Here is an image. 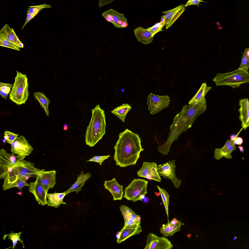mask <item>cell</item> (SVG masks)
Masks as SVG:
<instances>
[{
    "label": "cell",
    "instance_id": "cell-31",
    "mask_svg": "<svg viewBox=\"0 0 249 249\" xmlns=\"http://www.w3.org/2000/svg\"><path fill=\"white\" fill-rule=\"evenodd\" d=\"M22 232H19L18 233H15L13 232L12 231H11V233L9 234H6L4 235L3 237V240H5L7 237H9L8 239H9L10 240L12 241L13 242L12 246L11 247H9L6 249H7L9 248H12L13 249H14L15 247V246L17 243V242L19 241V242H21L22 244L23 248H24V244L23 243V241L20 238L21 237V234Z\"/></svg>",
    "mask_w": 249,
    "mask_h": 249
},
{
    "label": "cell",
    "instance_id": "cell-29",
    "mask_svg": "<svg viewBox=\"0 0 249 249\" xmlns=\"http://www.w3.org/2000/svg\"><path fill=\"white\" fill-rule=\"evenodd\" d=\"M122 232L120 238L117 241L118 243H120L125 240L131 236L139 234L142 231L141 226L139 225L136 228L122 229Z\"/></svg>",
    "mask_w": 249,
    "mask_h": 249
},
{
    "label": "cell",
    "instance_id": "cell-14",
    "mask_svg": "<svg viewBox=\"0 0 249 249\" xmlns=\"http://www.w3.org/2000/svg\"><path fill=\"white\" fill-rule=\"evenodd\" d=\"M102 16L106 20L111 22L114 27L117 28L126 27L128 24L127 19L123 14L120 13L112 9L104 12Z\"/></svg>",
    "mask_w": 249,
    "mask_h": 249
},
{
    "label": "cell",
    "instance_id": "cell-37",
    "mask_svg": "<svg viewBox=\"0 0 249 249\" xmlns=\"http://www.w3.org/2000/svg\"><path fill=\"white\" fill-rule=\"evenodd\" d=\"M7 28L8 38L12 43L17 47V43L20 41L17 36L13 28H10L7 24Z\"/></svg>",
    "mask_w": 249,
    "mask_h": 249
},
{
    "label": "cell",
    "instance_id": "cell-10",
    "mask_svg": "<svg viewBox=\"0 0 249 249\" xmlns=\"http://www.w3.org/2000/svg\"><path fill=\"white\" fill-rule=\"evenodd\" d=\"M168 96H160L150 93L147 98V104L151 114L154 115L167 108L170 102Z\"/></svg>",
    "mask_w": 249,
    "mask_h": 249
},
{
    "label": "cell",
    "instance_id": "cell-2",
    "mask_svg": "<svg viewBox=\"0 0 249 249\" xmlns=\"http://www.w3.org/2000/svg\"><path fill=\"white\" fill-rule=\"evenodd\" d=\"M139 135L126 129L120 133L118 139L114 147V160L116 165L124 167L135 164L144 150Z\"/></svg>",
    "mask_w": 249,
    "mask_h": 249
},
{
    "label": "cell",
    "instance_id": "cell-50",
    "mask_svg": "<svg viewBox=\"0 0 249 249\" xmlns=\"http://www.w3.org/2000/svg\"><path fill=\"white\" fill-rule=\"evenodd\" d=\"M237 137V135L233 133L231 134L230 136V138L231 140H234Z\"/></svg>",
    "mask_w": 249,
    "mask_h": 249
},
{
    "label": "cell",
    "instance_id": "cell-43",
    "mask_svg": "<svg viewBox=\"0 0 249 249\" xmlns=\"http://www.w3.org/2000/svg\"><path fill=\"white\" fill-rule=\"evenodd\" d=\"M37 13H29L27 14V17L26 19L25 20V22L23 26L22 27V29H23L24 27L26 25V24L28 23V22L31 20L36 15H37Z\"/></svg>",
    "mask_w": 249,
    "mask_h": 249
},
{
    "label": "cell",
    "instance_id": "cell-42",
    "mask_svg": "<svg viewBox=\"0 0 249 249\" xmlns=\"http://www.w3.org/2000/svg\"><path fill=\"white\" fill-rule=\"evenodd\" d=\"M205 2L204 1L199 0H189L184 5V7H187L191 5H195L199 7V4L200 2Z\"/></svg>",
    "mask_w": 249,
    "mask_h": 249
},
{
    "label": "cell",
    "instance_id": "cell-20",
    "mask_svg": "<svg viewBox=\"0 0 249 249\" xmlns=\"http://www.w3.org/2000/svg\"><path fill=\"white\" fill-rule=\"evenodd\" d=\"M236 149L234 140H228L222 147L215 149L214 158L217 160H219L223 157H225V159H231L232 156L231 154Z\"/></svg>",
    "mask_w": 249,
    "mask_h": 249
},
{
    "label": "cell",
    "instance_id": "cell-1",
    "mask_svg": "<svg viewBox=\"0 0 249 249\" xmlns=\"http://www.w3.org/2000/svg\"><path fill=\"white\" fill-rule=\"evenodd\" d=\"M207 107L205 99L198 103L183 106L173 119L166 141L162 145H158V151L163 155H167L173 142L178 140L181 133L191 127L196 118L203 114Z\"/></svg>",
    "mask_w": 249,
    "mask_h": 249
},
{
    "label": "cell",
    "instance_id": "cell-6",
    "mask_svg": "<svg viewBox=\"0 0 249 249\" xmlns=\"http://www.w3.org/2000/svg\"><path fill=\"white\" fill-rule=\"evenodd\" d=\"M17 75L9 98L17 105L25 104L29 95L28 79L26 74L17 71Z\"/></svg>",
    "mask_w": 249,
    "mask_h": 249
},
{
    "label": "cell",
    "instance_id": "cell-52",
    "mask_svg": "<svg viewBox=\"0 0 249 249\" xmlns=\"http://www.w3.org/2000/svg\"><path fill=\"white\" fill-rule=\"evenodd\" d=\"M238 147L240 149V151L243 152V151L244 150L243 147L240 146H239Z\"/></svg>",
    "mask_w": 249,
    "mask_h": 249
},
{
    "label": "cell",
    "instance_id": "cell-16",
    "mask_svg": "<svg viewBox=\"0 0 249 249\" xmlns=\"http://www.w3.org/2000/svg\"><path fill=\"white\" fill-rule=\"evenodd\" d=\"M240 107L238 109L240 113L239 119L241 126L244 130L249 125V102L248 98H242L239 101Z\"/></svg>",
    "mask_w": 249,
    "mask_h": 249
},
{
    "label": "cell",
    "instance_id": "cell-34",
    "mask_svg": "<svg viewBox=\"0 0 249 249\" xmlns=\"http://www.w3.org/2000/svg\"><path fill=\"white\" fill-rule=\"evenodd\" d=\"M161 17V20L160 22L156 23L152 27L147 29V30L150 32L153 36L158 32L162 31L163 27L165 25V19Z\"/></svg>",
    "mask_w": 249,
    "mask_h": 249
},
{
    "label": "cell",
    "instance_id": "cell-48",
    "mask_svg": "<svg viewBox=\"0 0 249 249\" xmlns=\"http://www.w3.org/2000/svg\"><path fill=\"white\" fill-rule=\"evenodd\" d=\"M0 94L6 100L7 99L8 94L3 92L1 90H0Z\"/></svg>",
    "mask_w": 249,
    "mask_h": 249
},
{
    "label": "cell",
    "instance_id": "cell-19",
    "mask_svg": "<svg viewBox=\"0 0 249 249\" xmlns=\"http://www.w3.org/2000/svg\"><path fill=\"white\" fill-rule=\"evenodd\" d=\"M124 221V226L134 224L140 225L141 218L140 215L136 214L131 209L124 205L120 207Z\"/></svg>",
    "mask_w": 249,
    "mask_h": 249
},
{
    "label": "cell",
    "instance_id": "cell-49",
    "mask_svg": "<svg viewBox=\"0 0 249 249\" xmlns=\"http://www.w3.org/2000/svg\"><path fill=\"white\" fill-rule=\"evenodd\" d=\"M122 232V230L120 231H118L116 234V236L117 238V241L120 238Z\"/></svg>",
    "mask_w": 249,
    "mask_h": 249
},
{
    "label": "cell",
    "instance_id": "cell-46",
    "mask_svg": "<svg viewBox=\"0 0 249 249\" xmlns=\"http://www.w3.org/2000/svg\"><path fill=\"white\" fill-rule=\"evenodd\" d=\"M169 222L173 225H176L177 224L181 223V222L177 219L176 218H174Z\"/></svg>",
    "mask_w": 249,
    "mask_h": 249
},
{
    "label": "cell",
    "instance_id": "cell-8",
    "mask_svg": "<svg viewBox=\"0 0 249 249\" xmlns=\"http://www.w3.org/2000/svg\"><path fill=\"white\" fill-rule=\"evenodd\" d=\"M11 144V152L12 154L16 155L18 160L24 159L33 150L27 140L22 135L17 137Z\"/></svg>",
    "mask_w": 249,
    "mask_h": 249
},
{
    "label": "cell",
    "instance_id": "cell-38",
    "mask_svg": "<svg viewBox=\"0 0 249 249\" xmlns=\"http://www.w3.org/2000/svg\"><path fill=\"white\" fill-rule=\"evenodd\" d=\"M157 164L154 162H152L150 168V172L152 177V180L160 182L161 179L159 175L157 169Z\"/></svg>",
    "mask_w": 249,
    "mask_h": 249
},
{
    "label": "cell",
    "instance_id": "cell-28",
    "mask_svg": "<svg viewBox=\"0 0 249 249\" xmlns=\"http://www.w3.org/2000/svg\"><path fill=\"white\" fill-rule=\"evenodd\" d=\"M132 108L131 106L128 104H124L115 108L111 113L124 122L126 115Z\"/></svg>",
    "mask_w": 249,
    "mask_h": 249
},
{
    "label": "cell",
    "instance_id": "cell-23",
    "mask_svg": "<svg viewBox=\"0 0 249 249\" xmlns=\"http://www.w3.org/2000/svg\"><path fill=\"white\" fill-rule=\"evenodd\" d=\"M66 195L65 193H55L53 194H47L48 200L47 204L49 206L58 208L61 204H66V203L63 201V198Z\"/></svg>",
    "mask_w": 249,
    "mask_h": 249
},
{
    "label": "cell",
    "instance_id": "cell-15",
    "mask_svg": "<svg viewBox=\"0 0 249 249\" xmlns=\"http://www.w3.org/2000/svg\"><path fill=\"white\" fill-rule=\"evenodd\" d=\"M185 9L184 4H181L173 9L163 12L162 13L165 15L161 17L165 19L166 29L171 26Z\"/></svg>",
    "mask_w": 249,
    "mask_h": 249
},
{
    "label": "cell",
    "instance_id": "cell-22",
    "mask_svg": "<svg viewBox=\"0 0 249 249\" xmlns=\"http://www.w3.org/2000/svg\"><path fill=\"white\" fill-rule=\"evenodd\" d=\"M91 176V174L88 172L84 174L82 171L80 174L77 177V181L69 189L64 193L66 195L71 192L76 191L77 193L81 190L82 187L83 186L86 181Z\"/></svg>",
    "mask_w": 249,
    "mask_h": 249
},
{
    "label": "cell",
    "instance_id": "cell-24",
    "mask_svg": "<svg viewBox=\"0 0 249 249\" xmlns=\"http://www.w3.org/2000/svg\"><path fill=\"white\" fill-rule=\"evenodd\" d=\"M6 24L0 30V45L20 51L19 49L14 44L8 36V31Z\"/></svg>",
    "mask_w": 249,
    "mask_h": 249
},
{
    "label": "cell",
    "instance_id": "cell-26",
    "mask_svg": "<svg viewBox=\"0 0 249 249\" xmlns=\"http://www.w3.org/2000/svg\"><path fill=\"white\" fill-rule=\"evenodd\" d=\"M181 223L173 225L169 222L165 224H163L160 229V232L165 237L171 236L181 229Z\"/></svg>",
    "mask_w": 249,
    "mask_h": 249
},
{
    "label": "cell",
    "instance_id": "cell-13",
    "mask_svg": "<svg viewBox=\"0 0 249 249\" xmlns=\"http://www.w3.org/2000/svg\"><path fill=\"white\" fill-rule=\"evenodd\" d=\"M56 171L54 170L47 171L43 169L37 174L36 181L42 186L47 193L49 188H53L56 183Z\"/></svg>",
    "mask_w": 249,
    "mask_h": 249
},
{
    "label": "cell",
    "instance_id": "cell-45",
    "mask_svg": "<svg viewBox=\"0 0 249 249\" xmlns=\"http://www.w3.org/2000/svg\"><path fill=\"white\" fill-rule=\"evenodd\" d=\"M243 142V139L240 137H238L236 138L234 140V143L235 145H241Z\"/></svg>",
    "mask_w": 249,
    "mask_h": 249
},
{
    "label": "cell",
    "instance_id": "cell-32",
    "mask_svg": "<svg viewBox=\"0 0 249 249\" xmlns=\"http://www.w3.org/2000/svg\"><path fill=\"white\" fill-rule=\"evenodd\" d=\"M161 196L162 200L168 218V222H169V204L170 195L164 189L157 185Z\"/></svg>",
    "mask_w": 249,
    "mask_h": 249
},
{
    "label": "cell",
    "instance_id": "cell-39",
    "mask_svg": "<svg viewBox=\"0 0 249 249\" xmlns=\"http://www.w3.org/2000/svg\"><path fill=\"white\" fill-rule=\"evenodd\" d=\"M18 135L12 132L5 131L4 133V139L6 140L8 143L11 144Z\"/></svg>",
    "mask_w": 249,
    "mask_h": 249
},
{
    "label": "cell",
    "instance_id": "cell-4",
    "mask_svg": "<svg viewBox=\"0 0 249 249\" xmlns=\"http://www.w3.org/2000/svg\"><path fill=\"white\" fill-rule=\"evenodd\" d=\"M41 169L35 167V164L24 159L18 160L13 167L12 171L3 178L2 187L3 190L8 189L9 187L18 179L25 177L36 178L38 172Z\"/></svg>",
    "mask_w": 249,
    "mask_h": 249
},
{
    "label": "cell",
    "instance_id": "cell-17",
    "mask_svg": "<svg viewBox=\"0 0 249 249\" xmlns=\"http://www.w3.org/2000/svg\"><path fill=\"white\" fill-rule=\"evenodd\" d=\"M29 192L35 196L36 200L41 205L47 204V193L42 186L36 181L30 183Z\"/></svg>",
    "mask_w": 249,
    "mask_h": 249
},
{
    "label": "cell",
    "instance_id": "cell-33",
    "mask_svg": "<svg viewBox=\"0 0 249 249\" xmlns=\"http://www.w3.org/2000/svg\"><path fill=\"white\" fill-rule=\"evenodd\" d=\"M28 178L25 177H23L18 179L12 184L8 187V189L13 187L18 188L21 191L22 188L25 186H30V184L27 182Z\"/></svg>",
    "mask_w": 249,
    "mask_h": 249
},
{
    "label": "cell",
    "instance_id": "cell-11",
    "mask_svg": "<svg viewBox=\"0 0 249 249\" xmlns=\"http://www.w3.org/2000/svg\"><path fill=\"white\" fill-rule=\"evenodd\" d=\"M18 161L16 156L8 153L4 149L0 150V179L11 172Z\"/></svg>",
    "mask_w": 249,
    "mask_h": 249
},
{
    "label": "cell",
    "instance_id": "cell-30",
    "mask_svg": "<svg viewBox=\"0 0 249 249\" xmlns=\"http://www.w3.org/2000/svg\"><path fill=\"white\" fill-rule=\"evenodd\" d=\"M152 163V162H144L142 168L137 172L138 176L152 180L150 170Z\"/></svg>",
    "mask_w": 249,
    "mask_h": 249
},
{
    "label": "cell",
    "instance_id": "cell-44",
    "mask_svg": "<svg viewBox=\"0 0 249 249\" xmlns=\"http://www.w3.org/2000/svg\"><path fill=\"white\" fill-rule=\"evenodd\" d=\"M114 0H100L99 3V6L102 7L106 5L110 4Z\"/></svg>",
    "mask_w": 249,
    "mask_h": 249
},
{
    "label": "cell",
    "instance_id": "cell-41",
    "mask_svg": "<svg viewBox=\"0 0 249 249\" xmlns=\"http://www.w3.org/2000/svg\"><path fill=\"white\" fill-rule=\"evenodd\" d=\"M13 87L12 84L0 82V90L8 94L10 90V89Z\"/></svg>",
    "mask_w": 249,
    "mask_h": 249
},
{
    "label": "cell",
    "instance_id": "cell-36",
    "mask_svg": "<svg viewBox=\"0 0 249 249\" xmlns=\"http://www.w3.org/2000/svg\"><path fill=\"white\" fill-rule=\"evenodd\" d=\"M242 54L241 63L238 69L248 71L249 68V56L247 55L244 52Z\"/></svg>",
    "mask_w": 249,
    "mask_h": 249
},
{
    "label": "cell",
    "instance_id": "cell-3",
    "mask_svg": "<svg viewBox=\"0 0 249 249\" xmlns=\"http://www.w3.org/2000/svg\"><path fill=\"white\" fill-rule=\"evenodd\" d=\"M92 116L86 129L85 135L86 144L89 147L94 146L105 133V115L99 105L92 110Z\"/></svg>",
    "mask_w": 249,
    "mask_h": 249
},
{
    "label": "cell",
    "instance_id": "cell-18",
    "mask_svg": "<svg viewBox=\"0 0 249 249\" xmlns=\"http://www.w3.org/2000/svg\"><path fill=\"white\" fill-rule=\"evenodd\" d=\"M104 186V188L108 190L111 194L113 200L122 199L124 193L123 186L119 185L115 178L109 181H105Z\"/></svg>",
    "mask_w": 249,
    "mask_h": 249
},
{
    "label": "cell",
    "instance_id": "cell-51",
    "mask_svg": "<svg viewBox=\"0 0 249 249\" xmlns=\"http://www.w3.org/2000/svg\"><path fill=\"white\" fill-rule=\"evenodd\" d=\"M63 128L64 130H68V127L67 124H65L64 125Z\"/></svg>",
    "mask_w": 249,
    "mask_h": 249
},
{
    "label": "cell",
    "instance_id": "cell-53",
    "mask_svg": "<svg viewBox=\"0 0 249 249\" xmlns=\"http://www.w3.org/2000/svg\"><path fill=\"white\" fill-rule=\"evenodd\" d=\"M237 238V237L236 236H235L233 238V240H235Z\"/></svg>",
    "mask_w": 249,
    "mask_h": 249
},
{
    "label": "cell",
    "instance_id": "cell-27",
    "mask_svg": "<svg viewBox=\"0 0 249 249\" xmlns=\"http://www.w3.org/2000/svg\"><path fill=\"white\" fill-rule=\"evenodd\" d=\"M35 99L40 103L41 107L45 111L47 116L49 115L48 110L49 105L50 103V99L43 93L36 92L33 93Z\"/></svg>",
    "mask_w": 249,
    "mask_h": 249
},
{
    "label": "cell",
    "instance_id": "cell-21",
    "mask_svg": "<svg viewBox=\"0 0 249 249\" xmlns=\"http://www.w3.org/2000/svg\"><path fill=\"white\" fill-rule=\"evenodd\" d=\"M134 35L138 41L147 45L151 43L154 36L147 29L138 27L134 31Z\"/></svg>",
    "mask_w": 249,
    "mask_h": 249
},
{
    "label": "cell",
    "instance_id": "cell-9",
    "mask_svg": "<svg viewBox=\"0 0 249 249\" xmlns=\"http://www.w3.org/2000/svg\"><path fill=\"white\" fill-rule=\"evenodd\" d=\"M175 160L169 161L164 164L157 165V172L160 176L171 180L175 187L178 188L182 180L178 179L175 174Z\"/></svg>",
    "mask_w": 249,
    "mask_h": 249
},
{
    "label": "cell",
    "instance_id": "cell-25",
    "mask_svg": "<svg viewBox=\"0 0 249 249\" xmlns=\"http://www.w3.org/2000/svg\"><path fill=\"white\" fill-rule=\"evenodd\" d=\"M211 88V87L208 86L205 82L203 83L197 92L189 101L188 104L198 103L204 100L205 95Z\"/></svg>",
    "mask_w": 249,
    "mask_h": 249
},
{
    "label": "cell",
    "instance_id": "cell-7",
    "mask_svg": "<svg viewBox=\"0 0 249 249\" xmlns=\"http://www.w3.org/2000/svg\"><path fill=\"white\" fill-rule=\"evenodd\" d=\"M148 181L144 179H135L125 188L124 197L134 202L142 201L147 193Z\"/></svg>",
    "mask_w": 249,
    "mask_h": 249
},
{
    "label": "cell",
    "instance_id": "cell-5",
    "mask_svg": "<svg viewBox=\"0 0 249 249\" xmlns=\"http://www.w3.org/2000/svg\"><path fill=\"white\" fill-rule=\"evenodd\" d=\"M213 80L217 86L227 85L233 89L238 88L242 84L249 82V72L238 69L229 72L218 73Z\"/></svg>",
    "mask_w": 249,
    "mask_h": 249
},
{
    "label": "cell",
    "instance_id": "cell-35",
    "mask_svg": "<svg viewBox=\"0 0 249 249\" xmlns=\"http://www.w3.org/2000/svg\"><path fill=\"white\" fill-rule=\"evenodd\" d=\"M51 7L50 5L46 4L37 6H30L27 11V14L34 13L38 14L43 9L51 8Z\"/></svg>",
    "mask_w": 249,
    "mask_h": 249
},
{
    "label": "cell",
    "instance_id": "cell-40",
    "mask_svg": "<svg viewBox=\"0 0 249 249\" xmlns=\"http://www.w3.org/2000/svg\"><path fill=\"white\" fill-rule=\"evenodd\" d=\"M110 156L109 155L93 156L89 160H87L86 161L95 162L99 163L100 165H101L103 162L105 160L107 159Z\"/></svg>",
    "mask_w": 249,
    "mask_h": 249
},
{
    "label": "cell",
    "instance_id": "cell-12",
    "mask_svg": "<svg viewBox=\"0 0 249 249\" xmlns=\"http://www.w3.org/2000/svg\"><path fill=\"white\" fill-rule=\"evenodd\" d=\"M173 247L168 239L150 233L148 235L144 249H170Z\"/></svg>",
    "mask_w": 249,
    "mask_h": 249
},
{
    "label": "cell",
    "instance_id": "cell-47",
    "mask_svg": "<svg viewBox=\"0 0 249 249\" xmlns=\"http://www.w3.org/2000/svg\"><path fill=\"white\" fill-rule=\"evenodd\" d=\"M140 225L138 224H134L124 226L123 227L124 228H137Z\"/></svg>",
    "mask_w": 249,
    "mask_h": 249
}]
</instances>
